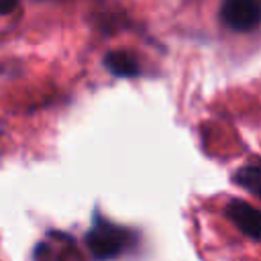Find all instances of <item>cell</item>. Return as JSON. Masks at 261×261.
I'll return each instance as SVG.
<instances>
[{"instance_id":"obj_1","label":"cell","mask_w":261,"mask_h":261,"mask_svg":"<svg viewBox=\"0 0 261 261\" xmlns=\"http://www.w3.org/2000/svg\"><path fill=\"white\" fill-rule=\"evenodd\" d=\"M133 243L130 230L106 220L102 214L94 212L92 228L86 232V247L98 261H110L120 257Z\"/></svg>"},{"instance_id":"obj_2","label":"cell","mask_w":261,"mask_h":261,"mask_svg":"<svg viewBox=\"0 0 261 261\" xmlns=\"http://www.w3.org/2000/svg\"><path fill=\"white\" fill-rule=\"evenodd\" d=\"M220 20L224 22V27L237 33L255 31L261 20L259 0H222Z\"/></svg>"},{"instance_id":"obj_3","label":"cell","mask_w":261,"mask_h":261,"mask_svg":"<svg viewBox=\"0 0 261 261\" xmlns=\"http://www.w3.org/2000/svg\"><path fill=\"white\" fill-rule=\"evenodd\" d=\"M224 212H226L228 220L243 234H247L253 241H259V237H261V214L253 204H249L245 200H239V198H232L226 204Z\"/></svg>"},{"instance_id":"obj_4","label":"cell","mask_w":261,"mask_h":261,"mask_svg":"<svg viewBox=\"0 0 261 261\" xmlns=\"http://www.w3.org/2000/svg\"><path fill=\"white\" fill-rule=\"evenodd\" d=\"M104 67L114 77H137L141 75V65L137 57L128 51H108L102 59Z\"/></svg>"},{"instance_id":"obj_5","label":"cell","mask_w":261,"mask_h":261,"mask_svg":"<svg viewBox=\"0 0 261 261\" xmlns=\"http://www.w3.org/2000/svg\"><path fill=\"white\" fill-rule=\"evenodd\" d=\"M234 184H239L241 188H245L247 192L251 194H259V188H261V167L259 163H251V165H245L241 167L237 173H234Z\"/></svg>"},{"instance_id":"obj_6","label":"cell","mask_w":261,"mask_h":261,"mask_svg":"<svg viewBox=\"0 0 261 261\" xmlns=\"http://www.w3.org/2000/svg\"><path fill=\"white\" fill-rule=\"evenodd\" d=\"M16 4H18V0H0V16L10 14L16 8Z\"/></svg>"}]
</instances>
